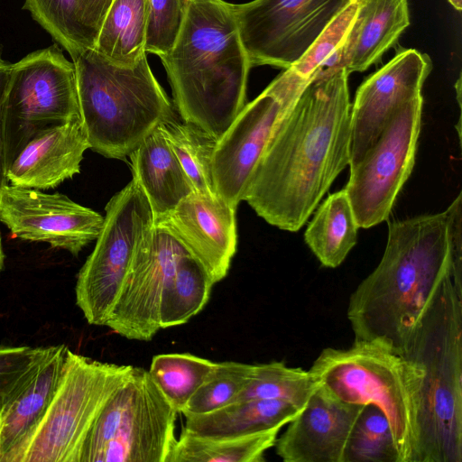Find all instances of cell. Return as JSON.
Instances as JSON below:
<instances>
[{
  "instance_id": "obj_24",
  "label": "cell",
  "mask_w": 462,
  "mask_h": 462,
  "mask_svg": "<svg viewBox=\"0 0 462 462\" xmlns=\"http://www.w3.org/2000/svg\"><path fill=\"white\" fill-rule=\"evenodd\" d=\"M358 226L345 189L330 194L318 208L304 240L320 263L339 266L357 241Z\"/></svg>"
},
{
  "instance_id": "obj_36",
  "label": "cell",
  "mask_w": 462,
  "mask_h": 462,
  "mask_svg": "<svg viewBox=\"0 0 462 462\" xmlns=\"http://www.w3.org/2000/svg\"><path fill=\"white\" fill-rule=\"evenodd\" d=\"M54 346H0V410L34 374Z\"/></svg>"
},
{
  "instance_id": "obj_11",
  "label": "cell",
  "mask_w": 462,
  "mask_h": 462,
  "mask_svg": "<svg viewBox=\"0 0 462 462\" xmlns=\"http://www.w3.org/2000/svg\"><path fill=\"white\" fill-rule=\"evenodd\" d=\"M312 79L291 67L245 104L217 140L212 161L216 193L236 208L276 125Z\"/></svg>"
},
{
  "instance_id": "obj_26",
  "label": "cell",
  "mask_w": 462,
  "mask_h": 462,
  "mask_svg": "<svg viewBox=\"0 0 462 462\" xmlns=\"http://www.w3.org/2000/svg\"><path fill=\"white\" fill-rule=\"evenodd\" d=\"M280 428L240 437H206L182 429L168 462H263Z\"/></svg>"
},
{
  "instance_id": "obj_15",
  "label": "cell",
  "mask_w": 462,
  "mask_h": 462,
  "mask_svg": "<svg viewBox=\"0 0 462 462\" xmlns=\"http://www.w3.org/2000/svg\"><path fill=\"white\" fill-rule=\"evenodd\" d=\"M189 254L171 234L155 227L139 245L105 326L115 333L149 341L161 329L160 300L179 260Z\"/></svg>"
},
{
  "instance_id": "obj_37",
  "label": "cell",
  "mask_w": 462,
  "mask_h": 462,
  "mask_svg": "<svg viewBox=\"0 0 462 462\" xmlns=\"http://www.w3.org/2000/svg\"><path fill=\"white\" fill-rule=\"evenodd\" d=\"M78 18L90 48H93L97 32L112 0H76Z\"/></svg>"
},
{
  "instance_id": "obj_13",
  "label": "cell",
  "mask_w": 462,
  "mask_h": 462,
  "mask_svg": "<svg viewBox=\"0 0 462 462\" xmlns=\"http://www.w3.org/2000/svg\"><path fill=\"white\" fill-rule=\"evenodd\" d=\"M348 0H253L233 5L251 66L288 69Z\"/></svg>"
},
{
  "instance_id": "obj_1",
  "label": "cell",
  "mask_w": 462,
  "mask_h": 462,
  "mask_svg": "<svg viewBox=\"0 0 462 462\" xmlns=\"http://www.w3.org/2000/svg\"><path fill=\"white\" fill-rule=\"evenodd\" d=\"M348 75L319 71L273 130L243 198L268 224L300 230L349 165Z\"/></svg>"
},
{
  "instance_id": "obj_34",
  "label": "cell",
  "mask_w": 462,
  "mask_h": 462,
  "mask_svg": "<svg viewBox=\"0 0 462 462\" xmlns=\"http://www.w3.org/2000/svg\"><path fill=\"white\" fill-rule=\"evenodd\" d=\"M357 7L358 0H348L291 68L309 79H312L318 71L335 69L336 56L345 42Z\"/></svg>"
},
{
  "instance_id": "obj_7",
  "label": "cell",
  "mask_w": 462,
  "mask_h": 462,
  "mask_svg": "<svg viewBox=\"0 0 462 462\" xmlns=\"http://www.w3.org/2000/svg\"><path fill=\"white\" fill-rule=\"evenodd\" d=\"M133 365L100 362L66 350L60 377L42 418L2 462H79L101 409Z\"/></svg>"
},
{
  "instance_id": "obj_12",
  "label": "cell",
  "mask_w": 462,
  "mask_h": 462,
  "mask_svg": "<svg viewBox=\"0 0 462 462\" xmlns=\"http://www.w3.org/2000/svg\"><path fill=\"white\" fill-rule=\"evenodd\" d=\"M422 105L421 95L402 106L374 143L350 166L345 189L358 227L370 228L388 219L414 166Z\"/></svg>"
},
{
  "instance_id": "obj_6",
  "label": "cell",
  "mask_w": 462,
  "mask_h": 462,
  "mask_svg": "<svg viewBox=\"0 0 462 462\" xmlns=\"http://www.w3.org/2000/svg\"><path fill=\"white\" fill-rule=\"evenodd\" d=\"M314 382L344 402L374 404L387 417L401 462H415L420 373L403 356L370 341L324 348L308 370Z\"/></svg>"
},
{
  "instance_id": "obj_5",
  "label": "cell",
  "mask_w": 462,
  "mask_h": 462,
  "mask_svg": "<svg viewBox=\"0 0 462 462\" xmlns=\"http://www.w3.org/2000/svg\"><path fill=\"white\" fill-rule=\"evenodd\" d=\"M80 116L89 149L124 160L162 124L174 107L144 56L134 66H118L94 48L72 60Z\"/></svg>"
},
{
  "instance_id": "obj_29",
  "label": "cell",
  "mask_w": 462,
  "mask_h": 462,
  "mask_svg": "<svg viewBox=\"0 0 462 462\" xmlns=\"http://www.w3.org/2000/svg\"><path fill=\"white\" fill-rule=\"evenodd\" d=\"M216 364L189 353L160 354L152 357L148 373L170 404L181 413Z\"/></svg>"
},
{
  "instance_id": "obj_39",
  "label": "cell",
  "mask_w": 462,
  "mask_h": 462,
  "mask_svg": "<svg viewBox=\"0 0 462 462\" xmlns=\"http://www.w3.org/2000/svg\"><path fill=\"white\" fill-rule=\"evenodd\" d=\"M448 3L457 11L462 9V0H448Z\"/></svg>"
},
{
  "instance_id": "obj_10",
  "label": "cell",
  "mask_w": 462,
  "mask_h": 462,
  "mask_svg": "<svg viewBox=\"0 0 462 462\" xmlns=\"http://www.w3.org/2000/svg\"><path fill=\"white\" fill-rule=\"evenodd\" d=\"M79 116L75 66L56 44L12 64L4 105L7 169L39 133Z\"/></svg>"
},
{
  "instance_id": "obj_31",
  "label": "cell",
  "mask_w": 462,
  "mask_h": 462,
  "mask_svg": "<svg viewBox=\"0 0 462 462\" xmlns=\"http://www.w3.org/2000/svg\"><path fill=\"white\" fill-rule=\"evenodd\" d=\"M343 462H401L390 422L374 404L361 410L348 437Z\"/></svg>"
},
{
  "instance_id": "obj_18",
  "label": "cell",
  "mask_w": 462,
  "mask_h": 462,
  "mask_svg": "<svg viewBox=\"0 0 462 462\" xmlns=\"http://www.w3.org/2000/svg\"><path fill=\"white\" fill-rule=\"evenodd\" d=\"M364 406L339 401L317 384L277 438L276 454L284 462H343L348 437Z\"/></svg>"
},
{
  "instance_id": "obj_9",
  "label": "cell",
  "mask_w": 462,
  "mask_h": 462,
  "mask_svg": "<svg viewBox=\"0 0 462 462\" xmlns=\"http://www.w3.org/2000/svg\"><path fill=\"white\" fill-rule=\"evenodd\" d=\"M105 211L102 229L75 288L77 306L97 326L107 321L139 245L154 228L150 202L134 178L109 199Z\"/></svg>"
},
{
  "instance_id": "obj_17",
  "label": "cell",
  "mask_w": 462,
  "mask_h": 462,
  "mask_svg": "<svg viewBox=\"0 0 462 462\" xmlns=\"http://www.w3.org/2000/svg\"><path fill=\"white\" fill-rule=\"evenodd\" d=\"M236 209L217 193L193 191L154 226L174 236L217 283L236 252Z\"/></svg>"
},
{
  "instance_id": "obj_22",
  "label": "cell",
  "mask_w": 462,
  "mask_h": 462,
  "mask_svg": "<svg viewBox=\"0 0 462 462\" xmlns=\"http://www.w3.org/2000/svg\"><path fill=\"white\" fill-rule=\"evenodd\" d=\"M67 348L54 346L34 374L0 410V462L42 418L57 388Z\"/></svg>"
},
{
  "instance_id": "obj_30",
  "label": "cell",
  "mask_w": 462,
  "mask_h": 462,
  "mask_svg": "<svg viewBox=\"0 0 462 462\" xmlns=\"http://www.w3.org/2000/svg\"><path fill=\"white\" fill-rule=\"evenodd\" d=\"M316 385L309 371L287 366L284 362L253 365L235 402L276 399L292 402L302 409Z\"/></svg>"
},
{
  "instance_id": "obj_14",
  "label": "cell",
  "mask_w": 462,
  "mask_h": 462,
  "mask_svg": "<svg viewBox=\"0 0 462 462\" xmlns=\"http://www.w3.org/2000/svg\"><path fill=\"white\" fill-rule=\"evenodd\" d=\"M0 222L15 237L78 256L99 236L104 217L66 195L7 184L0 193Z\"/></svg>"
},
{
  "instance_id": "obj_23",
  "label": "cell",
  "mask_w": 462,
  "mask_h": 462,
  "mask_svg": "<svg viewBox=\"0 0 462 462\" xmlns=\"http://www.w3.org/2000/svg\"><path fill=\"white\" fill-rule=\"evenodd\" d=\"M301 408L283 400H246L211 412L185 416L188 432L206 437H240L280 428L291 421Z\"/></svg>"
},
{
  "instance_id": "obj_33",
  "label": "cell",
  "mask_w": 462,
  "mask_h": 462,
  "mask_svg": "<svg viewBox=\"0 0 462 462\" xmlns=\"http://www.w3.org/2000/svg\"><path fill=\"white\" fill-rule=\"evenodd\" d=\"M23 8L72 60L83 49L90 48L78 18L76 0H25Z\"/></svg>"
},
{
  "instance_id": "obj_27",
  "label": "cell",
  "mask_w": 462,
  "mask_h": 462,
  "mask_svg": "<svg viewBox=\"0 0 462 462\" xmlns=\"http://www.w3.org/2000/svg\"><path fill=\"white\" fill-rule=\"evenodd\" d=\"M214 284L201 263L189 254H184L161 295V328L185 324L199 313L208 303Z\"/></svg>"
},
{
  "instance_id": "obj_38",
  "label": "cell",
  "mask_w": 462,
  "mask_h": 462,
  "mask_svg": "<svg viewBox=\"0 0 462 462\" xmlns=\"http://www.w3.org/2000/svg\"><path fill=\"white\" fill-rule=\"evenodd\" d=\"M12 64L2 58L0 51V193L8 184L6 171V155L5 144L4 105L7 85L9 81Z\"/></svg>"
},
{
  "instance_id": "obj_28",
  "label": "cell",
  "mask_w": 462,
  "mask_h": 462,
  "mask_svg": "<svg viewBox=\"0 0 462 462\" xmlns=\"http://www.w3.org/2000/svg\"><path fill=\"white\" fill-rule=\"evenodd\" d=\"M194 191L216 193L212 161L217 140L198 126L176 118L160 125Z\"/></svg>"
},
{
  "instance_id": "obj_2",
  "label": "cell",
  "mask_w": 462,
  "mask_h": 462,
  "mask_svg": "<svg viewBox=\"0 0 462 462\" xmlns=\"http://www.w3.org/2000/svg\"><path fill=\"white\" fill-rule=\"evenodd\" d=\"M462 293V194L444 211L388 224L384 253L351 294L355 341L378 343L402 356L411 331L443 281Z\"/></svg>"
},
{
  "instance_id": "obj_32",
  "label": "cell",
  "mask_w": 462,
  "mask_h": 462,
  "mask_svg": "<svg viewBox=\"0 0 462 462\" xmlns=\"http://www.w3.org/2000/svg\"><path fill=\"white\" fill-rule=\"evenodd\" d=\"M253 365L225 361L217 363L181 411L184 416L214 411L234 402L243 390Z\"/></svg>"
},
{
  "instance_id": "obj_8",
  "label": "cell",
  "mask_w": 462,
  "mask_h": 462,
  "mask_svg": "<svg viewBox=\"0 0 462 462\" xmlns=\"http://www.w3.org/2000/svg\"><path fill=\"white\" fill-rule=\"evenodd\" d=\"M177 413L148 370L133 366L95 420L79 462H168Z\"/></svg>"
},
{
  "instance_id": "obj_3",
  "label": "cell",
  "mask_w": 462,
  "mask_h": 462,
  "mask_svg": "<svg viewBox=\"0 0 462 462\" xmlns=\"http://www.w3.org/2000/svg\"><path fill=\"white\" fill-rule=\"evenodd\" d=\"M160 58L182 120L217 140L246 104L251 68L233 5L188 0L178 38Z\"/></svg>"
},
{
  "instance_id": "obj_25",
  "label": "cell",
  "mask_w": 462,
  "mask_h": 462,
  "mask_svg": "<svg viewBox=\"0 0 462 462\" xmlns=\"http://www.w3.org/2000/svg\"><path fill=\"white\" fill-rule=\"evenodd\" d=\"M149 0H112L93 48L118 66H134L144 56Z\"/></svg>"
},
{
  "instance_id": "obj_16",
  "label": "cell",
  "mask_w": 462,
  "mask_h": 462,
  "mask_svg": "<svg viewBox=\"0 0 462 462\" xmlns=\"http://www.w3.org/2000/svg\"><path fill=\"white\" fill-rule=\"evenodd\" d=\"M431 69L428 55L402 50L359 86L351 105L349 166L374 143L402 106L421 96Z\"/></svg>"
},
{
  "instance_id": "obj_21",
  "label": "cell",
  "mask_w": 462,
  "mask_h": 462,
  "mask_svg": "<svg viewBox=\"0 0 462 462\" xmlns=\"http://www.w3.org/2000/svg\"><path fill=\"white\" fill-rule=\"evenodd\" d=\"M129 157L133 178L147 196L154 221L194 191L160 126Z\"/></svg>"
},
{
  "instance_id": "obj_40",
  "label": "cell",
  "mask_w": 462,
  "mask_h": 462,
  "mask_svg": "<svg viewBox=\"0 0 462 462\" xmlns=\"http://www.w3.org/2000/svg\"><path fill=\"white\" fill-rule=\"evenodd\" d=\"M4 262H5V254L3 251L2 238H1V233H0V272L3 270Z\"/></svg>"
},
{
  "instance_id": "obj_19",
  "label": "cell",
  "mask_w": 462,
  "mask_h": 462,
  "mask_svg": "<svg viewBox=\"0 0 462 462\" xmlns=\"http://www.w3.org/2000/svg\"><path fill=\"white\" fill-rule=\"evenodd\" d=\"M89 143L80 116L35 135L8 166L11 185L40 190L58 187L80 172Z\"/></svg>"
},
{
  "instance_id": "obj_4",
  "label": "cell",
  "mask_w": 462,
  "mask_h": 462,
  "mask_svg": "<svg viewBox=\"0 0 462 462\" xmlns=\"http://www.w3.org/2000/svg\"><path fill=\"white\" fill-rule=\"evenodd\" d=\"M402 356L420 373L415 462H462V293L446 278Z\"/></svg>"
},
{
  "instance_id": "obj_20",
  "label": "cell",
  "mask_w": 462,
  "mask_h": 462,
  "mask_svg": "<svg viewBox=\"0 0 462 462\" xmlns=\"http://www.w3.org/2000/svg\"><path fill=\"white\" fill-rule=\"evenodd\" d=\"M410 23L408 0H358L337 67L347 74L365 71L397 42Z\"/></svg>"
},
{
  "instance_id": "obj_35",
  "label": "cell",
  "mask_w": 462,
  "mask_h": 462,
  "mask_svg": "<svg viewBox=\"0 0 462 462\" xmlns=\"http://www.w3.org/2000/svg\"><path fill=\"white\" fill-rule=\"evenodd\" d=\"M188 0H149L145 51L159 57L168 53L181 30Z\"/></svg>"
}]
</instances>
